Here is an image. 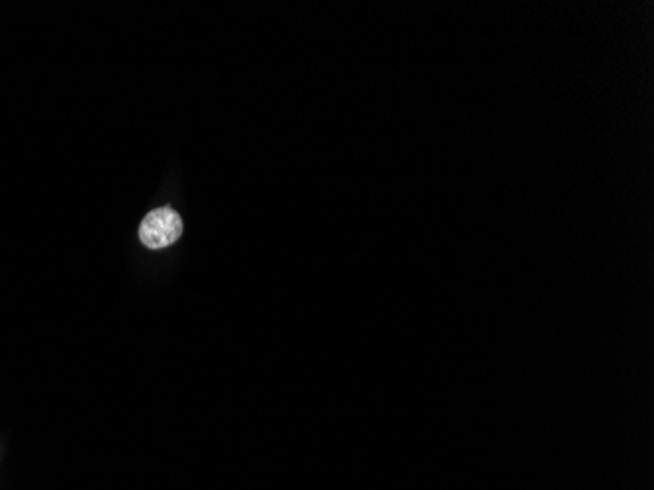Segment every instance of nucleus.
Listing matches in <instances>:
<instances>
[{"label": "nucleus", "mask_w": 654, "mask_h": 490, "mask_svg": "<svg viewBox=\"0 0 654 490\" xmlns=\"http://www.w3.org/2000/svg\"><path fill=\"white\" fill-rule=\"evenodd\" d=\"M181 234H183V220L169 206L149 212L140 226V240L143 245L151 249L173 245L181 238Z\"/></svg>", "instance_id": "f257e3e1"}]
</instances>
